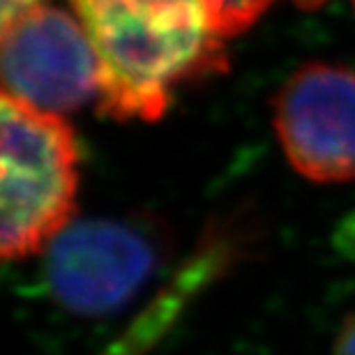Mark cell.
I'll return each mask as SVG.
<instances>
[{"instance_id": "obj_1", "label": "cell", "mask_w": 355, "mask_h": 355, "mask_svg": "<svg viewBox=\"0 0 355 355\" xmlns=\"http://www.w3.org/2000/svg\"><path fill=\"white\" fill-rule=\"evenodd\" d=\"M97 58L99 111L157 123L184 81L226 69L201 0H69Z\"/></svg>"}, {"instance_id": "obj_2", "label": "cell", "mask_w": 355, "mask_h": 355, "mask_svg": "<svg viewBox=\"0 0 355 355\" xmlns=\"http://www.w3.org/2000/svg\"><path fill=\"white\" fill-rule=\"evenodd\" d=\"M0 254L26 261L46 252L72 224L79 194V146L74 130L3 92L0 102Z\"/></svg>"}, {"instance_id": "obj_3", "label": "cell", "mask_w": 355, "mask_h": 355, "mask_svg": "<svg viewBox=\"0 0 355 355\" xmlns=\"http://www.w3.org/2000/svg\"><path fill=\"white\" fill-rule=\"evenodd\" d=\"M164 238L134 219H81L46 250V284L76 316L120 311L157 270Z\"/></svg>"}, {"instance_id": "obj_4", "label": "cell", "mask_w": 355, "mask_h": 355, "mask_svg": "<svg viewBox=\"0 0 355 355\" xmlns=\"http://www.w3.org/2000/svg\"><path fill=\"white\" fill-rule=\"evenodd\" d=\"M272 127L295 173L318 184L355 180V69L314 60L272 97Z\"/></svg>"}, {"instance_id": "obj_5", "label": "cell", "mask_w": 355, "mask_h": 355, "mask_svg": "<svg viewBox=\"0 0 355 355\" xmlns=\"http://www.w3.org/2000/svg\"><path fill=\"white\" fill-rule=\"evenodd\" d=\"M3 92L49 113H74L99 92L97 58L81 21L35 7L3 26Z\"/></svg>"}, {"instance_id": "obj_6", "label": "cell", "mask_w": 355, "mask_h": 355, "mask_svg": "<svg viewBox=\"0 0 355 355\" xmlns=\"http://www.w3.org/2000/svg\"><path fill=\"white\" fill-rule=\"evenodd\" d=\"M210 17L212 31L219 40H231L243 35L263 17L275 0H201Z\"/></svg>"}, {"instance_id": "obj_7", "label": "cell", "mask_w": 355, "mask_h": 355, "mask_svg": "<svg viewBox=\"0 0 355 355\" xmlns=\"http://www.w3.org/2000/svg\"><path fill=\"white\" fill-rule=\"evenodd\" d=\"M332 355H355V314L346 316L339 328L335 344H332Z\"/></svg>"}, {"instance_id": "obj_8", "label": "cell", "mask_w": 355, "mask_h": 355, "mask_svg": "<svg viewBox=\"0 0 355 355\" xmlns=\"http://www.w3.org/2000/svg\"><path fill=\"white\" fill-rule=\"evenodd\" d=\"M3 7H0V24H10V21L19 19L21 14L35 10V7H42L44 0H0Z\"/></svg>"}, {"instance_id": "obj_9", "label": "cell", "mask_w": 355, "mask_h": 355, "mask_svg": "<svg viewBox=\"0 0 355 355\" xmlns=\"http://www.w3.org/2000/svg\"><path fill=\"white\" fill-rule=\"evenodd\" d=\"M297 3H300L302 7H318L323 0H297Z\"/></svg>"}, {"instance_id": "obj_10", "label": "cell", "mask_w": 355, "mask_h": 355, "mask_svg": "<svg viewBox=\"0 0 355 355\" xmlns=\"http://www.w3.org/2000/svg\"><path fill=\"white\" fill-rule=\"evenodd\" d=\"M351 5H353V10H355V0H351Z\"/></svg>"}]
</instances>
